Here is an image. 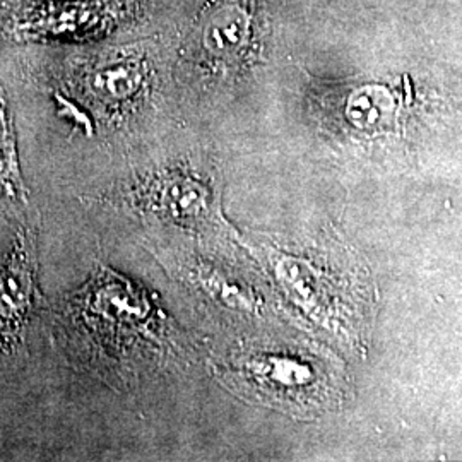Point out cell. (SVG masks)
Instances as JSON below:
<instances>
[{"label": "cell", "mask_w": 462, "mask_h": 462, "mask_svg": "<svg viewBox=\"0 0 462 462\" xmlns=\"http://www.w3.org/2000/svg\"><path fill=\"white\" fill-rule=\"evenodd\" d=\"M375 89H362L351 95L347 103V118L358 127H375L382 118H387L391 103L383 91L374 95Z\"/></svg>", "instance_id": "8992f818"}, {"label": "cell", "mask_w": 462, "mask_h": 462, "mask_svg": "<svg viewBox=\"0 0 462 462\" xmlns=\"http://www.w3.org/2000/svg\"><path fill=\"white\" fill-rule=\"evenodd\" d=\"M200 47L219 64L236 66L250 49L252 11L247 0H211L198 21Z\"/></svg>", "instance_id": "3957f363"}, {"label": "cell", "mask_w": 462, "mask_h": 462, "mask_svg": "<svg viewBox=\"0 0 462 462\" xmlns=\"http://www.w3.org/2000/svg\"><path fill=\"white\" fill-rule=\"evenodd\" d=\"M38 300L36 240L33 231L23 228L0 269V347L16 343Z\"/></svg>", "instance_id": "6da1fadb"}, {"label": "cell", "mask_w": 462, "mask_h": 462, "mask_svg": "<svg viewBox=\"0 0 462 462\" xmlns=\"http://www.w3.org/2000/svg\"><path fill=\"white\" fill-rule=\"evenodd\" d=\"M165 182L158 192V204L163 211L175 217L198 216L204 208V190L198 183L185 179H171Z\"/></svg>", "instance_id": "5b68a950"}, {"label": "cell", "mask_w": 462, "mask_h": 462, "mask_svg": "<svg viewBox=\"0 0 462 462\" xmlns=\"http://www.w3.org/2000/svg\"><path fill=\"white\" fill-rule=\"evenodd\" d=\"M320 368L295 353H261L242 364V377L263 393L280 402H303L309 394L315 396L320 385Z\"/></svg>", "instance_id": "7a4b0ae2"}, {"label": "cell", "mask_w": 462, "mask_h": 462, "mask_svg": "<svg viewBox=\"0 0 462 462\" xmlns=\"http://www.w3.org/2000/svg\"><path fill=\"white\" fill-rule=\"evenodd\" d=\"M0 194L13 200H23L26 194L21 180L19 166H17L14 137H13L9 116L2 98H0Z\"/></svg>", "instance_id": "277c9868"}]
</instances>
